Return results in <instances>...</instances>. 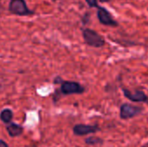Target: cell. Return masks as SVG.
Returning <instances> with one entry per match:
<instances>
[{
    "label": "cell",
    "instance_id": "8fae6325",
    "mask_svg": "<svg viewBox=\"0 0 148 147\" xmlns=\"http://www.w3.org/2000/svg\"><path fill=\"white\" fill-rule=\"evenodd\" d=\"M86 3H88V5L91 8H97L99 5H98V1L97 0H85Z\"/></svg>",
    "mask_w": 148,
    "mask_h": 147
},
{
    "label": "cell",
    "instance_id": "4fadbf2b",
    "mask_svg": "<svg viewBox=\"0 0 148 147\" xmlns=\"http://www.w3.org/2000/svg\"><path fill=\"white\" fill-rule=\"evenodd\" d=\"M101 3H108V2H110V1H112V0H99Z\"/></svg>",
    "mask_w": 148,
    "mask_h": 147
},
{
    "label": "cell",
    "instance_id": "52a82bcc",
    "mask_svg": "<svg viewBox=\"0 0 148 147\" xmlns=\"http://www.w3.org/2000/svg\"><path fill=\"white\" fill-rule=\"evenodd\" d=\"M123 94L127 99L133 102H143V103H148V96L140 90H136L134 92H132L127 88H122Z\"/></svg>",
    "mask_w": 148,
    "mask_h": 147
},
{
    "label": "cell",
    "instance_id": "30bf717a",
    "mask_svg": "<svg viewBox=\"0 0 148 147\" xmlns=\"http://www.w3.org/2000/svg\"><path fill=\"white\" fill-rule=\"evenodd\" d=\"M85 142L87 145H89V146H95V145H100V144H102L103 140L101 139V138H98L96 136H91V137H88L85 139Z\"/></svg>",
    "mask_w": 148,
    "mask_h": 147
},
{
    "label": "cell",
    "instance_id": "5bb4252c",
    "mask_svg": "<svg viewBox=\"0 0 148 147\" xmlns=\"http://www.w3.org/2000/svg\"><path fill=\"white\" fill-rule=\"evenodd\" d=\"M142 147H148V146H142Z\"/></svg>",
    "mask_w": 148,
    "mask_h": 147
},
{
    "label": "cell",
    "instance_id": "7c38bea8",
    "mask_svg": "<svg viewBox=\"0 0 148 147\" xmlns=\"http://www.w3.org/2000/svg\"><path fill=\"white\" fill-rule=\"evenodd\" d=\"M0 147H10V146H8V144H7L4 140L0 139Z\"/></svg>",
    "mask_w": 148,
    "mask_h": 147
},
{
    "label": "cell",
    "instance_id": "3957f363",
    "mask_svg": "<svg viewBox=\"0 0 148 147\" xmlns=\"http://www.w3.org/2000/svg\"><path fill=\"white\" fill-rule=\"evenodd\" d=\"M61 92L65 95L81 94L85 92V88L79 82L66 81L61 83Z\"/></svg>",
    "mask_w": 148,
    "mask_h": 147
},
{
    "label": "cell",
    "instance_id": "9c48e42d",
    "mask_svg": "<svg viewBox=\"0 0 148 147\" xmlns=\"http://www.w3.org/2000/svg\"><path fill=\"white\" fill-rule=\"evenodd\" d=\"M13 118V112L9 109V108H5L3 110L1 111L0 113V120L4 124H9L11 122Z\"/></svg>",
    "mask_w": 148,
    "mask_h": 147
},
{
    "label": "cell",
    "instance_id": "5b68a950",
    "mask_svg": "<svg viewBox=\"0 0 148 147\" xmlns=\"http://www.w3.org/2000/svg\"><path fill=\"white\" fill-rule=\"evenodd\" d=\"M97 16L100 21V23L103 25L106 26H110V27H116L118 26V23L115 19L113 18L109 11H108L105 8L98 6L97 7Z\"/></svg>",
    "mask_w": 148,
    "mask_h": 147
},
{
    "label": "cell",
    "instance_id": "9a60e30c",
    "mask_svg": "<svg viewBox=\"0 0 148 147\" xmlns=\"http://www.w3.org/2000/svg\"><path fill=\"white\" fill-rule=\"evenodd\" d=\"M52 1H54V2H56V0H52Z\"/></svg>",
    "mask_w": 148,
    "mask_h": 147
},
{
    "label": "cell",
    "instance_id": "ba28073f",
    "mask_svg": "<svg viewBox=\"0 0 148 147\" xmlns=\"http://www.w3.org/2000/svg\"><path fill=\"white\" fill-rule=\"evenodd\" d=\"M6 131L7 133H9V135L12 138H15V137H18L20 136L21 134H23V127L20 125H17L16 123H9L7 124V126H6Z\"/></svg>",
    "mask_w": 148,
    "mask_h": 147
},
{
    "label": "cell",
    "instance_id": "277c9868",
    "mask_svg": "<svg viewBox=\"0 0 148 147\" xmlns=\"http://www.w3.org/2000/svg\"><path fill=\"white\" fill-rule=\"evenodd\" d=\"M142 107L134 106L128 103H124L120 108V117L122 120H129L134 118L142 113Z\"/></svg>",
    "mask_w": 148,
    "mask_h": 147
},
{
    "label": "cell",
    "instance_id": "6da1fadb",
    "mask_svg": "<svg viewBox=\"0 0 148 147\" xmlns=\"http://www.w3.org/2000/svg\"><path fill=\"white\" fill-rule=\"evenodd\" d=\"M82 36L85 42L93 48H101L105 45V39L96 31L91 29H84L82 30Z\"/></svg>",
    "mask_w": 148,
    "mask_h": 147
},
{
    "label": "cell",
    "instance_id": "7a4b0ae2",
    "mask_svg": "<svg viewBox=\"0 0 148 147\" xmlns=\"http://www.w3.org/2000/svg\"><path fill=\"white\" fill-rule=\"evenodd\" d=\"M9 10L11 14L16 16L34 15V11L29 9L25 0H10L9 3Z\"/></svg>",
    "mask_w": 148,
    "mask_h": 147
},
{
    "label": "cell",
    "instance_id": "8992f818",
    "mask_svg": "<svg viewBox=\"0 0 148 147\" xmlns=\"http://www.w3.org/2000/svg\"><path fill=\"white\" fill-rule=\"evenodd\" d=\"M101 128L97 125L77 124L73 127V133L76 136H85L100 132Z\"/></svg>",
    "mask_w": 148,
    "mask_h": 147
}]
</instances>
